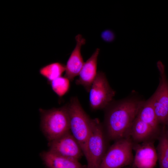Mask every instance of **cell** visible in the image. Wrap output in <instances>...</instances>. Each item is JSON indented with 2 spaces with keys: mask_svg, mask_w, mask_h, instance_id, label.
I'll list each match as a JSON object with an SVG mask.
<instances>
[{
  "mask_svg": "<svg viewBox=\"0 0 168 168\" xmlns=\"http://www.w3.org/2000/svg\"><path fill=\"white\" fill-rule=\"evenodd\" d=\"M145 101L131 96L112 101L105 108L104 128L108 139L115 141L129 137L132 124Z\"/></svg>",
  "mask_w": 168,
  "mask_h": 168,
  "instance_id": "cell-1",
  "label": "cell"
},
{
  "mask_svg": "<svg viewBox=\"0 0 168 168\" xmlns=\"http://www.w3.org/2000/svg\"><path fill=\"white\" fill-rule=\"evenodd\" d=\"M66 105L70 131L80 145L84 155L92 119L84 111L77 97H72Z\"/></svg>",
  "mask_w": 168,
  "mask_h": 168,
  "instance_id": "cell-2",
  "label": "cell"
},
{
  "mask_svg": "<svg viewBox=\"0 0 168 168\" xmlns=\"http://www.w3.org/2000/svg\"><path fill=\"white\" fill-rule=\"evenodd\" d=\"M41 126L49 142L70 131L69 114L67 105L49 110L39 109Z\"/></svg>",
  "mask_w": 168,
  "mask_h": 168,
  "instance_id": "cell-3",
  "label": "cell"
},
{
  "mask_svg": "<svg viewBox=\"0 0 168 168\" xmlns=\"http://www.w3.org/2000/svg\"><path fill=\"white\" fill-rule=\"evenodd\" d=\"M104 127L98 119H92L90 133L84 155L86 168H100L107 151V140Z\"/></svg>",
  "mask_w": 168,
  "mask_h": 168,
  "instance_id": "cell-4",
  "label": "cell"
},
{
  "mask_svg": "<svg viewBox=\"0 0 168 168\" xmlns=\"http://www.w3.org/2000/svg\"><path fill=\"white\" fill-rule=\"evenodd\" d=\"M114 141L107 149L100 168H123L133 163V142L130 137Z\"/></svg>",
  "mask_w": 168,
  "mask_h": 168,
  "instance_id": "cell-5",
  "label": "cell"
},
{
  "mask_svg": "<svg viewBox=\"0 0 168 168\" xmlns=\"http://www.w3.org/2000/svg\"><path fill=\"white\" fill-rule=\"evenodd\" d=\"M89 92V104L94 110L105 109L113 101L115 94L101 71L97 72Z\"/></svg>",
  "mask_w": 168,
  "mask_h": 168,
  "instance_id": "cell-6",
  "label": "cell"
},
{
  "mask_svg": "<svg viewBox=\"0 0 168 168\" xmlns=\"http://www.w3.org/2000/svg\"><path fill=\"white\" fill-rule=\"evenodd\" d=\"M156 66L160 75L159 86L153 94V104L158 120L163 126L168 117V80L165 72V67L162 61H158Z\"/></svg>",
  "mask_w": 168,
  "mask_h": 168,
  "instance_id": "cell-7",
  "label": "cell"
},
{
  "mask_svg": "<svg viewBox=\"0 0 168 168\" xmlns=\"http://www.w3.org/2000/svg\"><path fill=\"white\" fill-rule=\"evenodd\" d=\"M49 151L58 155L79 161L84 155L82 149L70 131L49 142Z\"/></svg>",
  "mask_w": 168,
  "mask_h": 168,
  "instance_id": "cell-8",
  "label": "cell"
},
{
  "mask_svg": "<svg viewBox=\"0 0 168 168\" xmlns=\"http://www.w3.org/2000/svg\"><path fill=\"white\" fill-rule=\"evenodd\" d=\"M135 152L132 164L135 168H153L158 160L157 154L153 140L133 142Z\"/></svg>",
  "mask_w": 168,
  "mask_h": 168,
  "instance_id": "cell-9",
  "label": "cell"
},
{
  "mask_svg": "<svg viewBox=\"0 0 168 168\" xmlns=\"http://www.w3.org/2000/svg\"><path fill=\"white\" fill-rule=\"evenodd\" d=\"M75 40L76 45L65 65L64 76L71 81L79 75L85 63L82 55L81 49L85 44L86 40L80 34L76 36Z\"/></svg>",
  "mask_w": 168,
  "mask_h": 168,
  "instance_id": "cell-10",
  "label": "cell"
},
{
  "mask_svg": "<svg viewBox=\"0 0 168 168\" xmlns=\"http://www.w3.org/2000/svg\"><path fill=\"white\" fill-rule=\"evenodd\" d=\"M100 51V49L97 48L84 63L78 75L79 78L75 82L77 85L82 86L88 92H89L97 74V59Z\"/></svg>",
  "mask_w": 168,
  "mask_h": 168,
  "instance_id": "cell-11",
  "label": "cell"
},
{
  "mask_svg": "<svg viewBox=\"0 0 168 168\" xmlns=\"http://www.w3.org/2000/svg\"><path fill=\"white\" fill-rule=\"evenodd\" d=\"M42 159L47 168H86L79 161L63 156L49 150L41 154Z\"/></svg>",
  "mask_w": 168,
  "mask_h": 168,
  "instance_id": "cell-12",
  "label": "cell"
},
{
  "mask_svg": "<svg viewBox=\"0 0 168 168\" xmlns=\"http://www.w3.org/2000/svg\"><path fill=\"white\" fill-rule=\"evenodd\" d=\"M160 134L156 133L148 124L137 117L132 126L129 134L133 142L139 143L152 140Z\"/></svg>",
  "mask_w": 168,
  "mask_h": 168,
  "instance_id": "cell-13",
  "label": "cell"
},
{
  "mask_svg": "<svg viewBox=\"0 0 168 168\" xmlns=\"http://www.w3.org/2000/svg\"><path fill=\"white\" fill-rule=\"evenodd\" d=\"M154 96L145 100L141 107L137 117L150 126L157 133L160 134L161 130L154 106Z\"/></svg>",
  "mask_w": 168,
  "mask_h": 168,
  "instance_id": "cell-14",
  "label": "cell"
},
{
  "mask_svg": "<svg viewBox=\"0 0 168 168\" xmlns=\"http://www.w3.org/2000/svg\"><path fill=\"white\" fill-rule=\"evenodd\" d=\"M158 139L156 149L160 168H168V137L164 126H162Z\"/></svg>",
  "mask_w": 168,
  "mask_h": 168,
  "instance_id": "cell-15",
  "label": "cell"
},
{
  "mask_svg": "<svg viewBox=\"0 0 168 168\" xmlns=\"http://www.w3.org/2000/svg\"><path fill=\"white\" fill-rule=\"evenodd\" d=\"M65 71V65L59 62L50 63L39 70L40 73L48 81V83L55 79L62 76Z\"/></svg>",
  "mask_w": 168,
  "mask_h": 168,
  "instance_id": "cell-16",
  "label": "cell"
},
{
  "mask_svg": "<svg viewBox=\"0 0 168 168\" xmlns=\"http://www.w3.org/2000/svg\"><path fill=\"white\" fill-rule=\"evenodd\" d=\"M70 80L65 77L61 76L51 82V85L53 91L61 98L69 91L70 87Z\"/></svg>",
  "mask_w": 168,
  "mask_h": 168,
  "instance_id": "cell-17",
  "label": "cell"
},
{
  "mask_svg": "<svg viewBox=\"0 0 168 168\" xmlns=\"http://www.w3.org/2000/svg\"><path fill=\"white\" fill-rule=\"evenodd\" d=\"M101 37L105 42L110 43L114 40L115 35L114 32L112 30L110 29H107L102 32Z\"/></svg>",
  "mask_w": 168,
  "mask_h": 168,
  "instance_id": "cell-18",
  "label": "cell"
},
{
  "mask_svg": "<svg viewBox=\"0 0 168 168\" xmlns=\"http://www.w3.org/2000/svg\"><path fill=\"white\" fill-rule=\"evenodd\" d=\"M164 126L165 127L166 134L168 137V117L167 119L165 125Z\"/></svg>",
  "mask_w": 168,
  "mask_h": 168,
  "instance_id": "cell-19",
  "label": "cell"
}]
</instances>
